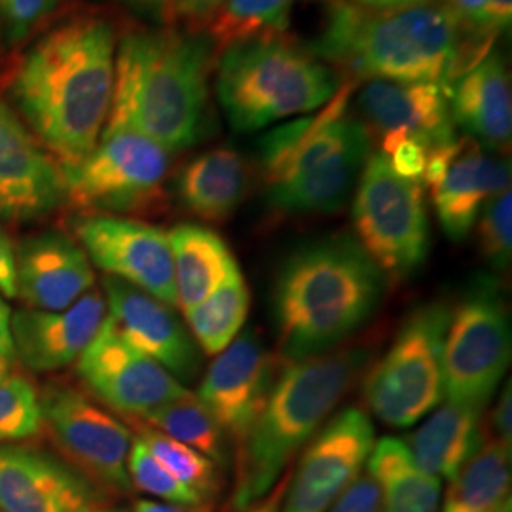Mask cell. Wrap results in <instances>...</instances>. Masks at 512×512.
<instances>
[{
    "label": "cell",
    "instance_id": "obj_1",
    "mask_svg": "<svg viewBox=\"0 0 512 512\" xmlns=\"http://www.w3.org/2000/svg\"><path fill=\"white\" fill-rule=\"evenodd\" d=\"M118 35L107 16L63 19L25 52L10 97L59 165L84 160L109 120Z\"/></svg>",
    "mask_w": 512,
    "mask_h": 512
},
{
    "label": "cell",
    "instance_id": "obj_2",
    "mask_svg": "<svg viewBox=\"0 0 512 512\" xmlns=\"http://www.w3.org/2000/svg\"><path fill=\"white\" fill-rule=\"evenodd\" d=\"M492 42L437 0L401 10L329 0L319 33L304 46L348 80L433 82L448 92Z\"/></svg>",
    "mask_w": 512,
    "mask_h": 512
},
{
    "label": "cell",
    "instance_id": "obj_3",
    "mask_svg": "<svg viewBox=\"0 0 512 512\" xmlns=\"http://www.w3.org/2000/svg\"><path fill=\"white\" fill-rule=\"evenodd\" d=\"M215 65L217 50L207 31L129 27L116 44L105 129L141 133L171 154L196 147L215 129L209 92Z\"/></svg>",
    "mask_w": 512,
    "mask_h": 512
},
{
    "label": "cell",
    "instance_id": "obj_4",
    "mask_svg": "<svg viewBox=\"0 0 512 512\" xmlns=\"http://www.w3.org/2000/svg\"><path fill=\"white\" fill-rule=\"evenodd\" d=\"M385 277L349 236L317 239L285 260L274 289L281 357L298 363L338 348L380 306Z\"/></svg>",
    "mask_w": 512,
    "mask_h": 512
},
{
    "label": "cell",
    "instance_id": "obj_5",
    "mask_svg": "<svg viewBox=\"0 0 512 512\" xmlns=\"http://www.w3.org/2000/svg\"><path fill=\"white\" fill-rule=\"evenodd\" d=\"M357 86L346 78L325 107L262 137L260 171L274 215H329L348 202L372 145L351 107Z\"/></svg>",
    "mask_w": 512,
    "mask_h": 512
},
{
    "label": "cell",
    "instance_id": "obj_6",
    "mask_svg": "<svg viewBox=\"0 0 512 512\" xmlns=\"http://www.w3.org/2000/svg\"><path fill=\"white\" fill-rule=\"evenodd\" d=\"M368 363L366 349H332L289 363L249 433L236 450L230 511H241L268 494L296 452L348 395Z\"/></svg>",
    "mask_w": 512,
    "mask_h": 512
},
{
    "label": "cell",
    "instance_id": "obj_7",
    "mask_svg": "<svg viewBox=\"0 0 512 512\" xmlns=\"http://www.w3.org/2000/svg\"><path fill=\"white\" fill-rule=\"evenodd\" d=\"M217 57L220 107L238 131L311 114L325 107L346 80L285 33L239 40Z\"/></svg>",
    "mask_w": 512,
    "mask_h": 512
},
{
    "label": "cell",
    "instance_id": "obj_8",
    "mask_svg": "<svg viewBox=\"0 0 512 512\" xmlns=\"http://www.w3.org/2000/svg\"><path fill=\"white\" fill-rule=\"evenodd\" d=\"M450 306L423 304L404 319L384 357L363 382L366 408L389 427L423 420L444 397L442 349Z\"/></svg>",
    "mask_w": 512,
    "mask_h": 512
},
{
    "label": "cell",
    "instance_id": "obj_9",
    "mask_svg": "<svg viewBox=\"0 0 512 512\" xmlns=\"http://www.w3.org/2000/svg\"><path fill=\"white\" fill-rule=\"evenodd\" d=\"M357 243L384 277L399 283L429 255V219L423 184L397 175L384 152L370 154L353 200Z\"/></svg>",
    "mask_w": 512,
    "mask_h": 512
},
{
    "label": "cell",
    "instance_id": "obj_10",
    "mask_svg": "<svg viewBox=\"0 0 512 512\" xmlns=\"http://www.w3.org/2000/svg\"><path fill=\"white\" fill-rule=\"evenodd\" d=\"M59 167L65 202L84 215L145 213L164 198L171 152L141 133L105 129L84 160Z\"/></svg>",
    "mask_w": 512,
    "mask_h": 512
},
{
    "label": "cell",
    "instance_id": "obj_11",
    "mask_svg": "<svg viewBox=\"0 0 512 512\" xmlns=\"http://www.w3.org/2000/svg\"><path fill=\"white\" fill-rule=\"evenodd\" d=\"M511 363V321L501 285L476 277L450 321L442 349L444 397L448 403L484 410Z\"/></svg>",
    "mask_w": 512,
    "mask_h": 512
},
{
    "label": "cell",
    "instance_id": "obj_12",
    "mask_svg": "<svg viewBox=\"0 0 512 512\" xmlns=\"http://www.w3.org/2000/svg\"><path fill=\"white\" fill-rule=\"evenodd\" d=\"M42 423L61 454L101 488L128 494L131 433L116 420L67 387H50L40 397Z\"/></svg>",
    "mask_w": 512,
    "mask_h": 512
},
{
    "label": "cell",
    "instance_id": "obj_13",
    "mask_svg": "<svg viewBox=\"0 0 512 512\" xmlns=\"http://www.w3.org/2000/svg\"><path fill=\"white\" fill-rule=\"evenodd\" d=\"M74 234L86 256L110 277L179 306L169 234L143 220L118 215H82Z\"/></svg>",
    "mask_w": 512,
    "mask_h": 512
},
{
    "label": "cell",
    "instance_id": "obj_14",
    "mask_svg": "<svg viewBox=\"0 0 512 512\" xmlns=\"http://www.w3.org/2000/svg\"><path fill=\"white\" fill-rule=\"evenodd\" d=\"M78 376L101 403L139 420L188 391L164 366L133 348L109 315L80 355Z\"/></svg>",
    "mask_w": 512,
    "mask_h": 512
},
{
    "label": "cell",
    "instance_id": "obj_15",
    "mask_svg": "<svg viewBox=\"0 0 512 512\" xmlns=\"http://www.w3.org/2000/svg\"><path fill=\"white\" fill-rule=\"evenodd\" d=\"M355 109L384 154L406 139L420 143L427 156L458 141L448 92L440 84L366 80L357 92Z\"/></svg>",
    "mask_w": 512,
    "mask_h": 512
},
{
    "label": "cell",
    "instance_id": "obj_16",
    "mask_svg": "<svg viewBox=\"0 0 512 512\" xmlns=\"http://www.w3.org/2000/svg\"><path fill=\"white\" fill-rule=\"evenodd\" d=\"M374 448V427L365 412L349 406L311 440L291 473L283 512H327L365 467Z\"/></svg>",
    "mask_w": 512,
    "mask_h": 512
},
{
    "label": "cell",
    "instance_id": "obj_17",
    "mask_svg": "<svg viewBox=\"0 0 512 512\" xmlns=\"http://www.w3.org/2000/svg\"><path fill=\"white\" fill-rule=\"evenodd\" d=\"M275 378L272 353L253 332H245L207 368L196 397L238 446L258 418Z\"/></svg>",
    "mask_w": 512,
    "mask_h": 512
},
{
    "label": "cell",
    "instance_id": "obj_18",
    "mask_svg": "<svg viewBox=\"0 0 512 512\" xmlns=\"http://www.w3.org/2000/svg\"><path fill=\"white\" fill-rule=\"evenodd\" d=\"M61 202V167L0 99V219H38Z\"/></svg>",
    "mask_w": 512,
    "mask_h": 512
},
{
    "label": "cell",
    "instance_id": "obj_19",
    "mask_svg": "<svg viewBox=\"0 0 512 512\" xmlns=\"http://www.w3.org/2000/svg\"><path fill=\"white\" fill-rule=\"evenodd\" d=\"M112 323L129 344L181 380H194L200 372V353L190 330L171 306L107 275L103 281Z\"/></svg>",
    "mask_w": 512,
    "mask_h": 512
},
{
    "label": "cell",
    "instance_id": "obj_20",
    "mask_svg": "<svg viewBox=\"0 0 512 512\" xmlns=\"http://www.w3.org/2000/svg\"><path fill=\"white\" fill-rule=\"evenodd\" d=\"M107 319L103 294L88 291L61 311L21 310L10 319L21 363L35 372L71 365L92 344Z\"/></svg>",
    "mask_w": 512,
    "mask_h": 512
},
{
    "label": "cell",
    "instance_id": "obj_21",
    "mask_svg": "<svg viewBox=\"0 0 512 512\" xmlns=\"http://www.w3.org/2000/svg\"><path fill=\"white\" fill-rule=\"evenodd\" d=\"M511 190V164L503 154L461 137L458 150L439 183L431 186L440 226L454 241L467 238L482 207L497 194Z\"/></svg>",
    "mask_w": 512,
    "mask_h": 512
},
{
    "label": "cell",
    "instance_id": "obj_22",
    "mask_svg": "<svg viewBox=\"0 0 512 512\" xmlns=\"http://www.w3.org/2000/svg\"><path fill=\"white\" fill-rule=\"evenodd\" d=\"M90 486L54 459L21 446H0V512H90Z\"/></svg>",
    "mask_w": 512,
    "mask_h": 512
},
{
    "label": "cell",
    "instance_id": "obj_23",
    "mask_svg": "<svg viewBox=\"0 0 512 512\" xmlns=\"http://www.w3.org/2000/svg\"><path fill=\"white\" fill-rule=\"evenodd\" d=\"M454 126L475 139L480 147L505 154L511 148V74L499 50H490L448 90Z\"/></svg>",
    "mask_w": 512,
    "mask_h": 512
},
{
    "label": "cell",
    "instance_id": "obj_24",
    "mask_svg": "<svg viewBox=\"0 0 512 512\" xmlns=\"http://www.w3.org/2000/svg\"><path fill=\"white\" fill-rule=\"evenodd\" d=\"M16 262L18 296L31 310H67L92 289L95 281L84 249L57 232L27 239Z\"/></svg>",
    "mask_w": 512,
    "mask_h": 512
},
{
    "label": "cell",
    "instance_id": "obj_25",
    "mask_svg": "<svg viewBox=\"0 0 512 512\" xmlns=\"http://www.w3.org/2000/svg\"><path fill=\"white\" fill-rule=\"evenodd\" d=\"M251 186V167L232 147H217L192 158L177 177V196L194 217L224 224L236 215Z\"/></svg>",
    "mask_w": 512,
    "mask_h": 512
},
{
    "label": "cell",
    "instance_id": "obj_26",
    "mask_svg": "<svg viewBox=\"0 0 512 512\" xmlns=\"http://www.w3.org/2000/svg\"><path fill=\"white\" fill-rule=\"evenodd\" d=\"M484 410L446 403L421 423L408 440V450L423 473L452 480L484 444Z\"/></svg>",
    "mask_w": 512,
    "mask_h": 512
},
{
    "label": "cell",
    "instance_id": "obj_27",
    "mask_svg": "<svg viewBox=\"0 0 512 512\" xmlns=\"http://www.w3.org/2000/svg\"><path fill=\"white\" fill-rule=\"evenodd\" d=\"M173 253L177 302L184 311L194 308L220 283L238 272V260L219 234L202 224L184 222L169 232Z\"/></svg>",
    "mask_w": 512,
    "mask_h": 512
},
{
    "label": "cell",
    "instance_id": "obj_28",
    "mask_svg": "<svg viewBox=\"0 0 512 512\" xmlns=\"http://www.w3.org/2000/svg\"><path fill=\"white\" fill-rule=\"evenodd\" d=\"M366 463L382 490L384 512H439L440 480L421 471L403 440L374 442Z\"/></svg>",
    "mask_w": 512,
    "mask_h": 512
},
{
    "label": "cell",
    "instance_id": "obj_29",
    "mask_svg": "<svg viewBox=\"0 0 512 512\" xmlns=\"http://www.w3.org/2000/svg\"><path fill=\"white\" fill-rule=\"evenodd\" d=\"M442 512H511V448L484 440L450 480Z\"/></svg>",
    "mask_w": 512,
    "mask_h": 512
},
{
    "label": "cell",
    "instance_id": "obj_30",
    "mask_svg": "<svg viewBox=\"0 0 512 512\" xmlns=\"http://www.w3.org/2000/svg\"><path fill=\"white\" fill-rule=\"evenodd\" d=\"M249 289L241 270L230 275L203 302L184 311L186 325L207 355H219L243 329L249 315Z\"/></svg>",
    "mask_w": 512,
    "mask_h": 512
},
{
    "label": "cell",
    "instance_id": "obj_31",
    "mask_svg": "<svg viewBox=\"0 0 512 512\" xmlns=\"http://www.w3.org/2000/svg\"><path fill=\"white\" fill-rule=\"evenodd\" d=\"M143 423L194 448L219 467H224L228 461L230 439L202 401L190 391L150 412L147 418H143Z\"/></svg>",
    "mask_w": 512,
    "mask_h": 512
},
{
    "label": "cell",
    "instance_id": "obj_32",
    "mask_svg": "<svg viewBox=\"0 0 512 512\" xmlns=\"http://www.w3.org/2000/svg\"><path fill=\"white\" fill-rule=\"evenodd\" d=\"M296 0H222L205 29L217 55L245 38L285 33Z\"/></svg>",
    "mask_w": 512,
    "mask_h": 512
},
{
    "label": "cell",
    "instance_id": "obj_33",
    "mask_svg": "<svg viewBox=\"0 0 512 512\" xmlns=\"http://www.w3.org/2000/svg\"><path fill=\"white\" fill-rule=\"evenodd\" d=\"M139 439L147 444L154 458L158 459L177 480H181L186 488H190L198 495L205 505L217 494L219 471L211 459L147 425L141 427Z\"/></svg>",
    "mask_w": 512,
    "mask_h": 512
},
{
    "label": "cell",
    "instance_id": "obj_34",
    "mask_svg": "<svg viewBox=\"0 0 512 512\" xmlns=\"http://www.w3.org/2000/svg\"><path fill=\"white\" fill-rule=\"evenodd\" d=\"M40 429V397L33 384L12 368L0 372V442L31 439Z\"/></svg>",
    "mask_w": 512,
    "mask_h": 512
},
{
    "label": "cell",
    "instance_id": "obj_35",
    "mask_svg": "<svg viewBox=\"0 0 512 512\" xmlns=\"http://www.w3.org/2000/svg\"><path fill=\"white\" fill-rule=\"evenodd\" d=\"M129 480L147 494L160 497L179 507L203 509L205 503L190 488H186L181 480L171 475L164 465L154 458L143 440H131L128 456Z\"/></svg>",
    "mask_w": 512,
    "mask_h": 512
},
{
    "label": "cell",
    "instance_id": "obj_36",
    "mask_svg": "<svg viewBox=\"0 0 512 512\" xmlns=\"http://www.w3.org/2000/svg\"><path fill=\"white\" fill-rule=\"evenodd\" d=\"M475 224L480 255L497 272L509 270L512 260L511 190L497 194L486 203Z\"/></svg>",
    "mask_w": 512,
    "mask_h": 512
},
{
    "label": "cell",
    "instance_id": "obj_37",
    "mask_svg": "<svg viewBox=\"0 0 512 512\" xmlns=\"http://www.w3.org/2000/svg\"><path fill=\"white\" fill-rule=\"evenodd\" d=\"M57 0H0V37L18 48L52 14Z\"/></svg>",
    "mask_w": 512,
    "mask_h": 512
},
{
    "label": "cell",
    "instance_id": "obj_38",
    "mask_svg": "<svg viewBox=\"0 0 512 512\" xmlns=\"http://www.w3.org/2000/svg\"><path fill=\"white\" fill-rule=\"evenodd\" d=\"M327 512H384L382 490L370 471H361Z\"/></svg>",
    "mask_w": 512,
    "mask_h": 512
},
{
    "label": "cell",
    "instance_id": "obj_39",
    "mask_svg": "<svg viewBox=\"0 0 512 512\" xmlns=\"http://www.w3.org/2000/svg\"><path fill=\"white\" fill-rule=\"evenodd\" d=\"M385 156L389 158V164L397 175L421 183L425 164H427V152H425V148L421 147L420 143L406 139Z\"/></svg>",
    "mask_w": 512,
    "mask_h": 512
},
{
    "label": "cell",
    "instance_id": "obj_40",
    "mask_svg": "<svg viewBox=\"0 0 512 512\" xmlns=\"http://www.w3.org/2000/svg\"><path fill=\"white\" fill-rule=\"evenodd\" d=\"M129 12L152 25H177L179 0H118Z\"/></svg>",
    "mask_w": 512,
    "mask_h": 512
},
{
    "label": "cell",
    "instance_id": "obj_41",
    "mask_svg": "<svg viewBox=\"0 0 512 512\" xmlns=\"http://www.w3.org/2000/svg\"><path fill=\"white\" fill-rule=\"evenodd\" d=\"M220 2L222 0H179L177 25L192 31H205L215 18Z\"/></svg>",
    "mask_w": 512,
    "mask_h": 512
},
{
    "label": "cell",
    "instance_id": "obj_42",
    "mask_svg": "<svg viewBox=\"0 0 512 512\" xmlns=\"http://www.w3.org/2000/svg\"><path fill=\"white\" fill-rule=\"evenodd\" d=\"M0 293L6 298L18 296V262L16 251L6 232L0 228Z\"/></svg>",
    "mask_w": 512,
    "mask_h": 512
},
{
    "label": "cell",
    "instance_id": "obj_43",
    "mask_svg": "<svg viewBox=\"0 0 512 512\" xmlns=\"http://www.w3.org/2000/svg\"><path fill=\"white\" fill-rule=\"evenodd\" d=\"M490 429H492V439L505 444L511 448L512 440V395L511 382H507L505 389L499 395V401L492 410L490 418Z\"/></svg>",
    "mask_w": 512,
    "mask_h": 512
},
{
    "label": "cell",
    "instance_id": "obj_44",
    "mask_svg": "<svg viewBox=\"0 0 512 512\" xmlns=\"http://www.w3.org/2000/svg\"><path fill=\"white\" fill-rule=\"evenodd\" d=\"M512 0H488L482 14L484 35L495 38L511 27Z\"/></svg>",
    "mask_w": 512,
    "mask_h": 512
},
{
    "label": "cell",
    "instance_id": "obj_45",
    "mask_svg": "<svg viewBox=\"0 0 512 512\" xmlns=\"http://www.w3.org/2000/svg\"><path fill=\"white\" fill-rule=\"evenodd\" d=\"M488 0H444V4L454 12V16L476 35L480 37H488L482 31V14L486 8ZM495 40V38H494Z\"/></svg>",
    "mask_w": 512,
    "mask_h": 512
},
{
    "label": "cell",
    "instance_id": "obj_46",
    "mask_svg": "<svg viewBox=\"0 0 512 512\" xmlns=\"http://www.w3.org/2000/svg\"><path fill=\"white\" fill-rule=\"evenodd\" d=\"M289 480H291V473H285V475L277 480V486L272 488L264 497L256 499V501H253L251 505H247V507L241 509V511L232 512H281V509H283V499H285V494H287Z\"/></svg>",
    "mask_w": 512,
    "mask_h": 512
},
{
    "label": "cell",
    "instance_id": "obj_47",
    "mask_svg": "<svg viewBox=\"0 0 512 512\" xmlns=\"http://www.w3.org/2000/svg\"><path fill=\"white\" fill-rule=\"evenodd\" d=\"M16 349L12 342V329H10V310L0 298V372L10 370L14 363Z\"/></svg>",
    "mask_w": 512,
    "mask_h": 512
},
{
    "label": "cell",
    "instance_id": "obj_48",
    "mask_svg": "<svg viewBox=\"0 0 512 512\" xmlns=\"http://www.w3.org/2000/svg\"><path fill=\"white\" fill-rule=\"evenodd\" d=\"M351 2L361 4L365 8H372V10H401V8L429 4V2H435V0H351Z\"/></svg>",
    "mask_w": 512,
    "mask_h": 512
},
{
    "label": "cell",
    "instance_id": "obj_49",
    "mask_svg": "<svg viewBox=\"0 0 512 512\" xmlns=\"http://www.w3.org/2000/svg\"><path fill=\"white\" fill-rule=\"evenodd\" d=\"M135 512H192L184 507H173V505H162L154 501H137Z\"/></svg>",
    "mask_w": 512,
    "mask_h": 512
},
{
    "label": "cell",
    "instance_id": "obj_50",
    "mask_svg": "<svg viewBox=\"0 0 512 512\" xmlns=\"http://www.w3.org/2000/svg\"><path fill=\"white\" fill-rule=\"evenodd\" d=\"M90 512H116V511H109V509H99V507H95V509H92Z\"/></svg>",
    "mask_w": 512,
    "mask_h": 512
}]
</instances>
